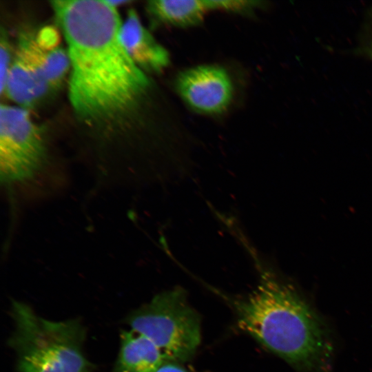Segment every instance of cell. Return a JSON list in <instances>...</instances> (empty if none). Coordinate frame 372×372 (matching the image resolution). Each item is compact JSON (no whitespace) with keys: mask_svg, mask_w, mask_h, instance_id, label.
<instances>
[{"mask_svg":"<svg viewBox=\"0 0 372 372\" xmlns=\"http://www.w3.org/2000/svg\"><path fill=\"white\" fill-rule=\"evenodd\" d=\"M50 3L67 43L74 112L92 125L120 121L134 108L149 80L122 43L116 8L107 0Z\"/></svg>","mask_w":372,"mask_h":372,"instance_id":"obj_1","label":"cell"},{"mask_svg":"<svg viewBox=\"0 0 372 372\" xmlns=\"http://www.w3.org/2000/svg\"><path fill=\"white\" fill-rule=\"evenodd\" d=\"M238 327L302 372H325L332 346L322 320L291 287L268 276L233 302Z\"/></svg>","mask_w":372,"mask_h":372,"instance_id":"obj_2","label":"cell"},{"mask_svg":"<svg viewBox=\"0 0 372 372\" xmlns=\"http://www.w3.org/2000/svg\"><path fill=\"white\" fill-rule=\"evenodd\" d=\"M11 316L14 327L8 344L19 372L92 371L83 350L85 331L78 320H48L17 300L12 302Z\"/></svg>","mask_w":372,"mask_h":372,"instance_id":"obj_3","label":"cell"},{"mask_svg":"<svg viewBox=\"0 0 372 372\" xmlns=\"http://www.w3.org/2000/svg\"><path fill=\"white\" fill-rule=\"evenodd\" d=\"M129 329L150 339L168 362L190 358L200 342L198 314L181 289L156 295L127 318Z\"/></svg>","mask_w":372,"mask_h":372,"instance_id":"obj_4","label":"cell"},{"mask_svg":"<svg viewBox=\"0 0 372 372\" xmlns=\"http://www.w3.org/2000/svg\"><path fill=\"white\" fill-rule=\"evenodd\" d=\"M47 147L41 128L20 106L0 107L1 180L7 189L30 184L45 172Z\"/></svg>","mask_w":372,"mask_h":372,"instance_id":"obj_5","label":"cell"},{"mask_svg":"<svg viewBox=\"0 0 372 372\" xmlns=\"http://www.w3.org/2000/svg\"><path fill=\"white\" fill-rule=\"evenodd\" d=\"M178 93L193 110L204 114L225 111L234 94L227 72L215 65H203L180 72L176 81Z\"/></svg>","mask_w":372,"mask_h":372,"instance_id":"obj_6","label":"cell"},{"mask_svg":"<svg viewBox=\"0 0 372 372\" xmlns=\"http://www.w3.org/2000/svg\"><path fill=\"white\" fill-rule=\"evenodd\" d=\"M14 57L51 90L60 85L70 69L67 50L60 44L45 45L34 32L20 34Z\"/></svg>","mask_w":372,"mask_h":372,"instance_id":"obj_7","label":"cell"},{"mask_svg":"<svg viewBox=\"0 0 372 372\" xmlns=\"http://www.w3.org/2000/svg\"><path fill=\"white\" fill-rule=\"evenodd\" d=\"M120 38L130 59L143 72H160L169 65L167 50L143 25L134 9L121 23Z\"/></svg>","mask_w":372,"mask_h":372,"instance_id":"obj_8","label":"cell"},{"mask_svg":"<svg viewBox=\"0 0 372 372\" xmlns=\"http://www.w3.org/2000/svg\"><path fill=\"white\" fill-rule=\"evenodd\" d=\"M166 362L150 339L129 329L121 332L119 351L112 372H154Z\"/></svg>","mask_w":372,"mask_h":372,"instance_id":"obj_9","label":"cell"},{"mask_svg":"<svg viewBox=\"0 0 372 372\" xmlns=\"http://www.w3.org/2000/svg\"><path fill=\"white\" fill-rule=\"evenodd\" d=\"M156 21L176 27H189L201 23L207 12L220 10V0H153L147 5Z\"/></svg>","mask_w":372,"mask_h":372,"instance_id":"obj_10","label":"cell"},{"mask_svg":"<svg viewBox=\"0 0 372 372\" xmlns=\"http://www.w3.org/2000/svg\"><path fill=\"white\" fill-rule=\"evenodd\" d=\"M12 63L8 38L3 29L1 28L0 37V92L1 94L4 92Z\"/></svg>","mask_w":372,"mask_h":372,"instance_id":"obj_11","label":"cell"},{"mask_svg":"<svg viewBox=\"0 0 372 372\" xmlns=\"http://www.w3.org/2000/svg\"><path fill=\"white\" fill-rule=\"evenodd\" d=\"M356 51L358 54L372 61V7L367 11L364 17Z\"/></svg>","mask_w":372,"mask_h":372,"instance_id":"obj_12","label":"cell"},{"mask_svg":"<svg viewBox=\"0 0 372 372\" xmlns=\"http://www.w3.org/2000/svg\"><path fill=\"white\" fill-rule=\"evenodd\" d=\"M154 372H190L176 362H166Z\"/></svg>","mask_w":372,"mask_h":372,"instance_id":"obj_13","label":"cell"}]
</instances>
